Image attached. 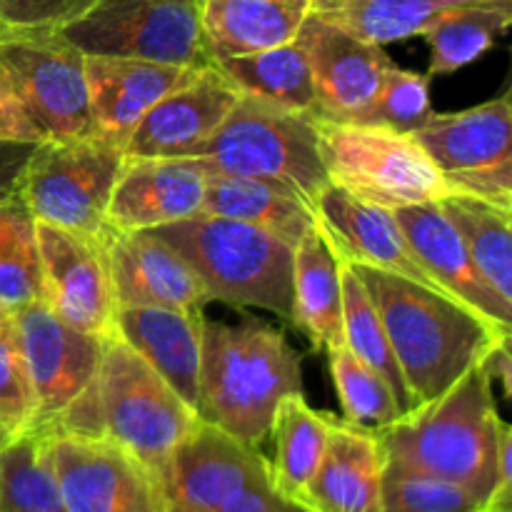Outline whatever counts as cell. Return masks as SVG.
I'll use <instances>...</instances> for the list:
<instances>
[{"label":"cell","instance_id":"6da1fadb","mask_svg":"<svg viewBox=\"0 0 512 512\" xmlns=\"http://www.w3.org/2000/svg\"><path fill=\"white\" fill-rule=\"evenodd\" d=\"M353 268L383 320L400 373L418 405L443 395L512 333L443 290L365 265Z\"/></svg>","mask_w":512,"mask_h":512},{"label":"cell","instance_id":"7a4b0ae2","mask_svg":"<svg viewBox=\"0 0 512 512\" xmlns=\"http://www.w3.org/2000/svg\"><path fill=\"white\" fill-rule=\"evenodd\" d=\"M295 393H303V370L283 330L258 318L235 325L205 320L200 420L258 450L273 430L280 400Z\"/></svg>","mask_w":512,"mask_h":512},{"label":"cell","instance_id":"3957f363","mask_svg":"<svg viewBox=\"0 0 512 512\" xmlns=\"http://www.w3.org/2000/svg\"><path fill=\"white\" fill-rule=\"evenodd\" d=\"M500 420L493 383L478 363L443 395L380 430L385 468L460 485L485 503L495 485Z\"/></svg>","mask_w":512,"mask_h":512},{"label":"cell","instance_id":"277c9868","mask_svg":"<svg viewBox=\"0 0 512 512\" xmlns=\"http://www.w3.org/2000/svg\"><path fill=\"white\" fill-rule=\"evenodd\" d=\"M148 233L168 243L198 273L210 300L293 320V243L203 213Z\"/></svg>","mask_w":512,"mask_h":512},{"label":"cell","instance_id":"5b68a950","mask_svg":"<svg viewBox=\"0 0 512 512\" xmlns=\"http://www.w3.org/2000/svg\"><path fill=\"white\" fill-rule=\"evenodd\" d=\"M195 158L210 173L273 180L295 190L310 205L330 185L320 158L315 115L275 108L250 95H240Z\"/></svg>","mask_w":512,"mask_h":512},{"label":"cell","instance_id":"8992f818","mask_svg":"<svg viewBox=\"0 0 512 512\" xmlns=\"http://www.w3.org/2000/svg\"><path fill=\"white\" fill-rule=\"evenodd\" d=\"M330 183L385 210L438 203L450 190L418 140L378 125L315 118Z\"/></svg>","mask_w":512,"mask_h":512},{"label":"cell","instance_id":"52a82bcc","mask_svg":"<svg viewBox=\"0 0 512 512\" xmlns=\"http://www.w3.org/2000/svg\"><path fill=\"white\" fill-rule=\"evenodd\" d=\"M105 438L133 455L155 480L200 415L123 338L105 340L98 368Z\"/></svg>","mask_w":512,"mask_h":512},{"label":"cell","instance_id":"ba28073f","mask_svg":"<svg viewBox=\"0 0 512 512\" xmlns=\"http://www.w3.org/2000/svg\"><path fill=\"white\" fill-rule=\"evenodd\" d=\"M200 8L203 0H95L55 35L83 55L208 68Z\"/></svg>","mask_w":512,"mask_h":512},{"label":"cell","instance_id":"9c48e42d","mask_svg":"<svg viewBox=\"0 0 512 512\" xmlns=\"http://www.w3.org/2000/svg\"><path fill=\"white\" fill-rule=\"evenodd\" d=\"M125 163V150L98 135L45 140L25 165L18 195L38 223L98 238Z\"/></svg>","mask_w":512,"mask_h":512},{"label":"cell","instance_id":"30bf717a","mask_svg":"<svg viewBox=\"0 0 512 512\" xmlns=\"http://www.w3.org/2000/svg\"><path fill=\"white\" fill-rule=\"evenodd\" d=\"M445 185L512 210V108L510 95L458 113H430L413 133Z\"/></svg>","mask_w":512,"mask_h":512},{"label":"cell","instance_id":"8fae6325","mask_svg":"<svg viewBox=\"0 0 512 512\" xmlns=\"http://www.w3.org/2000/svg\"><path fill=\"white\" fill-rule=\"evenodd\" d=\"M0 68L45 140L68 143L95 135L85 55L60 35L0 40Z\"/></svg>","mask_w":512,"mask_h":512},{"label":"cell","instance_id":"7c38bea8","mask_svg":"<svg viewBox=\"0 0 512 512\" xmlns=\"http://www.w3.org/2000/svg\"><path fill=\"white\" fill-rule=\"evenodd\" d=\"M10 313L33 388V428H45L95 383L105 340L60 320L43 298Z\"/></svg>","mask_w":512,"mask_h":512},{"label":"cell","instance_id":"4fadbf2b","mask_svg":"<svg viewBox=\"0 0 512 512\" xmlns=\"http://www.w3.org/2000/svg\"><path fill=\"white\" fill-rule=\"evenodd\" d=\"M40 285L48 308L95 338L115 335V295L103 245L93 235L38 223Z\"/></svg>","mask_w":512,"mask_h":512},{"label":"cell","instance_id":"5bb4252c","mask_svg":"<svg viewBox=\"0 0 512 512\" xmlns=\"http://www.w3.org/2000/svg\"><path fill=\"white\" fill-rule=\"evenodd\" d=\"M268 480V460L233 435L198 420L158 478L163 512H220L253 483Z\"/></svg>","mask_w":512,"mask_h":512},{"label":"cell","instance_id":"9a60e30c","mask_svg":"<svg viewBox=\"0 0 512 512\" xmlns=\"http://www.w3.org/2000/svg\"><path fill=\"white\" fill-rule=\"evenodd\" d=\"M50 455L68 512H163L158 480L110 440L53 435Z\"/></svg>","mask_w":512,"mask_h":512},{"label":"cell","instance_id":"2e32d148","mask_svg":"<svg viewBox=\"0 0 512 512\" xmlns=\"http://www.w3.org/2000/svg\"><path fill=\"white\" fill-rule=\"evenodd\" d=\"M315 88V118L353 123L378 95L393 60L383 45L355 38L348 30L308 15L298 33Z\"/></svg>","mask_w":512,"mask_h":512},{"label":"cell","instance_id":"e0dca14e","mask_svg":"<svg viewBox=\"0 0 512 512\" xmlns=\"http://www.w3.org/2000/svg\"><path fill=\"white\" fill-rule=\"evenodd\" d=\"M118 308H175L203 313L210 303L203 280L153 233H123L105 225L98 235Z\"/></svg>","mask_w":512,"mask_h":512},{"label":"cell","instance_id":"ac0fdd59","mask_svg":"<svg viewBox=\"0 0 512 512\" xmlns=\"http://www.w3.org/2000/svg\"><path fill=\"white\" fill-rule=\"evenodd\" d=\"M240 93L215 65L200 68L150 108L125 143L128 160L195 158L200 145L223 125Z\"/></svg>","mask_w":512,"mask_h":512},{"label":"cell","instance_id":"d6986e66","mask_svg":"<svg viewBox=\"0 0 512 512\" xmlns=\"http://www.w3.org/2000/svg\"><path fill=\"white\" fill-rule=\"evenodd\" d=\"M315 220L343 263L385 270L413 283L440 290L413 258L408 240L395 220L393 210L378 208L338 185H325L313 200ZM445 293V290H443Z\"/></svg>","mask_w":512,"mask_h":512},{"label":"cell","instance_id":"ffe728a7","mask_svg":"<svg viewBox=\"0 0 512 512\" xmlns=\"http://www.w3.org/2000/svg\"><path fill=\"white\" fill-rule=\"evenodd\" d=\"M208 168L198 158L128 160L113 188L108 225L145 233L200 213Z\"/></svg>","mask_w":512,"mask_h":512},{"label":"cell","instance_id":"44dd1931","mask_svg":"<svg viewBox=\"0 0 512 512\" xmlns=\"http://www.w3.org/2000/svg\"><path fill=\"white\" fill-rule=\"evenodd\" d=\"M198 70L138 58L85 55L95 135L125 148L150 108L175 88L188 83Z\"/></svg>","mask_w":512,"mask_h":512},{"label":"cell","instance_id":"7402d4cb","mask_svg":"<svg viewBox=\"0 0 512 512\" xmlns=\"http://www.w3.org/2000/svg\"><path fill=\"white\" fill-rule=\"evenodd\" d=\"M413 258L440 290L483 315L490 323L512 330V308L480 278L463 238L440 203H420L393 210Z\"/></svg>","mask_w":512,"mask_h":512},{"label":"cell","instance_id":"603a6c76","mask_svg":"<svg viewBox=\"0 0 512 512\" xmlns=\"http://www.w3.org/2000/svg\"><path fill=\"white\" fill-rule=\"evenodd\" d=\"M203 313L175 308H118L115 335L198 413Z\"/></svg>","mask_w":512,"mask_h":512},{"label":"cell","instance_id":"cb8c5ba5","mask_svg":"<svg viewBox=\"0 0 512 512\" xmlns=\"http://www.w3.org/2000/svg\"><path fill=\"white\" fill-rule=\"evenodd\" d=\"M383 478L378 433L333 420L320 468L300 505L310 512H380Z\"/></svg>","mask_w":512,"mask_h":512},{"label":"cell","instance_id":"d4e9b609","mask_svg":"<svg viewBox=\"0 0 512 512\" xmlns=\"http://www.w3.org/2000/svg\"><path fill=\"white\" fill-rule=\"evenodd\" d=\"M313 0H203L200 23L210 60L293 43Z\"/></svg>","mask_w":512,"mask_h":512},{"label":"cell","instance_id":"484cf974","mask_svg":"<svg viewBox=\"0 0 512 512\" xmlns=\"http://www.w3.org/2000/svg\"><path fill=\"white\" fill-rule=\"evenodd\" d=\"M313 350L343 348V258L315 223L295 243L293 320Z\"/></svg>","mask_w":512,"mask_h":512},{"label":"cell","instance_id":"4316f807","mask_svg":"<svg viewBox=\"0 0 512 512\" xmlns=\"http://www.w3.org/2000/svg\"><path fill=\"white\" fill-rule=\"evenodd\" d=\"M200 213L268 230L293 245L318 223L313 205L285 185L210 170Z\"/></svg>","mask_w":512,"mask_h":512},{"label":"cell","instance_id":"83f0119b","mask_svg":"<svg viewBox=\"0 0 512 512\" xmlns=\"http://www.w3.org/2000/svg\"><path fill=\"white\" fill-rule=\"evenodd\" d=\"M333 420L328 413L310 408L303 393L280 400L270 430L275 438V458L268 463V483L275 493L303 503L323 460Z\"/></svg>","mask_w":512,"mask_h":512},{"label":"cell","instance_id":"f1b7e54d","mask_svg":"<svg viewBox=\"0 0 512 512\" xmlns=\"http://www.w3.org/2000/svg\"><path fill=\"white\" fill-rule=\"evenodd\" d=\"M213 65L240 95H250L293 113L315 115L318 110L313 75L298 40L260 53L213 60Z\"/></svg>","mask_w":512,"mask_h":512},{"label":"cell","instance_id":"f546056e","mask_svg":"<svg viewBox=\"0 0 512 512\" xmlns=\"http://www.w3.org/2000/svg\"><path fill=\"white\" fill-rule=\"evenodd\" d=\"M468 3L478 0H313L310 15L355 38L385 45L423 35L445 10Z\"/></svg>","mask_w":512,"mask_h":512},{"label":"cell","instance_id":"4dcf8cb0","mask_svg":"<svg viewBox=\"0 0 512 512\" xmlns=\"http://www.w3.org/2000/svg\"><path fill=\"white\" fill-rule=\"evenodd\" d=\"M438 203L463 238L480 278L512 308V210L455 193Z\"/></svg>","mask_w":512,"mask_h":512},{"label":"cell","instance_id":"1f68e13d","mask_svg":"<svg viewBox=\"0 0 512 512\" xmlns=\"http://www.w3.org/2000/svg\"><path fill=\"white\" fill-rule=\"evenodd\" d=\"M45 428H30L0 445V512H68Z\"/></svg>","mask_w":512,"mask_h":512},{"label":"cell","instance_id":"d6a6232c","mask_svg":"<svg viewBox=\"0 0 512 512\" xmlns=\"http://www.w3.org/2000/svg\"><path fill=\"white\" fill-rule=\"evenodd\" d=\"M512 0H478L445 10L428 30L430 75H448L475 63L510 28Z\"/></svg>","mask_w":512,"mask_h":512},{"label":"cell","instance_id":"836d02e7","mask_svg":"<svg viewBox=\"0 0 512 512\" xmlns=\"http://www.w3.org/2000/svg\"><path fill=\"white\" fill-rule=\"evenodd\" d=\"M343 340L345 348L355 358L363 360L365 365H370L375 373L388 380L400 413L408 415L410 410L418 408L398 368L383 320H380L363 280L350 263H343Z\"/></svg>","mask_w":512,"mask_h":512},{"label":"cell","instance_id":"e575fe53","mask_svg":"<svg viewBox=\"0 0 512 512\" xmlns=\"http://www.w3.org/2000/svg\"><path fill=\"white\" fill-rule=\"evenodd\" d=\"M43 298L35 218L20 195L0 203V305L15 310Z\"/></svg>","mask_w":512,"mask_h":512},{"label":"cell","instance_id":"d590c367","mask_svg":"<svg viewBox=\"0 0 512 512\" xmlns=\"http://www.w3.org/2000/svg\"><path fill=\"white\" fill-rule=\"evenodd\" d=\"M330 373L343 405L345 423L380 433L403 418L393 388L370 365L355 358L348 348L330 350Z\"/></svg>","mask_w":512,"mask_h":512},{"label":"cell","instance_id":"8d00e7d4","mask_svg":"<svg viewBox=\"0 0 512 512\" xmlns=\"http://www.w3.org/2000/svg\"><path fill=\"white\" fill-rule=\"evenodd\" d=\"M430 113L433 108H430L428 95V75L418 73V70H405L393 63V68L385 73L373 103L353 123L378 125V128L413 135L430 118Z\"/></svg>","mask_w":512,"mask_h":512},{"label":"cell","instance_id":"74e56055","mask_svg":"<svg viewBox=\"0 0 512 512\" xmlns=\"http://www.w3.org/2000/svg\"><path fill=\"white\" fill-rule=\"evenodd\" d=\"M480 498L460 485L408 470L385 468L380 512H473Z\"/></svg>","mask_w":512,"mask_h":512},{"label":"cell","instance_id":"f35d334b","mask_svg":"<svg viewBox=\"0 0 512 512\" xmlns=\"http://www.w3.org/2000/svg\"><path fill=\"white\" fill-rule=\"evenodd\" d=\"M33 413V388H30L13 313L8 310L0 318V423L10 430V435H18L33 428Z\"/></svg>","mask_w":512,"mask_h":512},{"label":"cell","instance_id":"ab89813d","mask_svg":"<svg viewBox=\"0 0 512 512\" xmlns=\"http://www.w3.org/2000/svg\"><path fill=\"white\" fill-rule=\"evenodd\" d=\"M95 0H0V40L55 35Z\"/></svg>","mask_w":512,"mask_h":512},{"label":"cell","instance_id":"60d3db41","mask_svg":"<svg viewBox=\"0 0 512 512\" xmlns=\"http://www.w3.org/2000/svg\"><path fill=\"white\" fill-rule=\"evenodd\" d=\"M0 140L3 143H45V135L30 118L13 80L0 68Z\"/></svg>","mask_w":512,"mask_h":512},{"label":"cell","instance_id":"b9f144b4","mask_svg":"<svg viewBox=\"0 0 512 512\" xmlns=\"http://www.w3.org/2000/svg\"><path fill=\"white\" fill-rule=\"evenodd\" d=\"M220 512H310L305 505L293 503V500L283 498L270 488L268 480L263 483H253L235 493L228 503L220 508Z\"/></svg>","mask_w":512,"mask_h":512},{"label":"cell","instance_id":"7bdbcfd3","mask_svg":"<svg viewBox=\"0 0 512 512\" xmlns=\"http://www.w3.org/2000/svg\"><path fill=\"white\" fill-rule=\"evenodd\" d=\"M40 143H3L0 140V203L18 195L23 170Z\"/></svg>","mask_w":512,"mask_h":512},{"label":"cell","instance_id":"ee69618b","mask_svg":"<svg viewBox=\"0 0 512 512\" xmlns=\"http://www.w3.org/2000/svg\"><path fill=\"white\" fill-rule=\"evenodd\" d=\"M485 368V373H488L490 383H495V380H500V385H503V393L505 398H512V363H510V335H505V338H500L498 343L493 345V348L485 353V358L480 360Z\"/></svg>","mask_w":512,"mask_h":512},{"label":"cell","instance_id":"f6af8a7d","mask_svg":"<svg viewBox=\"0 0 512 512\" xmlns=\"http://www.w3.org/2000/svg\"><path fill=\"white\" fill-rule=\"evenodd\" d=\"M10 438H13V435H10V430L5 428L3 423H0V445H5V443H8Z\"/></svg>","mask_w":512,"mask_h":512},{"label":"cell","instance_id":"bcb514c9","mask_svg":"<svg viewBox=\"0 0 512 512\" xmlns=\"http://www.w3.org/2000/svg\"><path fill=\"white\" fill-rule=\"evenodd\" d=\"M473 512H500V510H488V508H478V510H473Z\"/></svg>","mask_w":512,"mask_h":512},{"label":"cell","instance_id":"7dc6e473","mask_svg":"<svg viewBox=\"0 0 512 512\" xmlns=\"http://www.w3.org/2000/svg\"><path fill=\"white\" fill-rule=\"evenodd\" d=\"M5 313H8V310H5V308H3V305H0V318H3V315H5Z\"/></svg>","mask_w":512,"mask_h":512}]
</instances>
